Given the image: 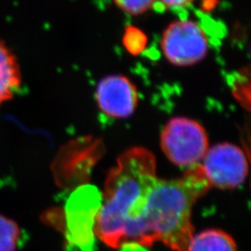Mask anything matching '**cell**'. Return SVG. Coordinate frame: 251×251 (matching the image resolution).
Segmentation results:
<instances>
[{
	"label": "cell",
	"mask_w": 251,
	"mask_h": 251,
	"mask_svg": "<svg viewBox=\"0 0 251 251\" xmlns=\"http://www.w3.org/2000/svg\"><path fill=\"white\" fill-rule=\"evenodd\" d=\"M157 179L155 158L149 150L133 147L123 152L108 174L95 235L114 249L129 244L135 224Z\"/></svg>",
	"instance_id": "cell-1"
},
{
	"label": "cell",
	"mask_w": 251,
	"mask_h": 251,
	"mask_svg": "<svg viewBox=\"0 0 251 251\" xmlns=\"http://www.w3.org/2000/svg\"><path fill=\"white\" fill-rule=\"evenodd\" d=\"M211 187L200 165L186 170L178 179H157L129 244L152 247L160 241L173 251H184L194 232L193 206Z\"/></svg>",
	"instance_id": "cell-2"
},
{
	"label": "cell",
	"mask_w": 251,
	"mask_h": 251,
	"mask_svg": "<svg viewBox=\"0 0 251 251\" xmlns=\"http://www.w3.org/2000/svg\"><path fill=\"white\" fill-rule=\"evenodd\" d=\"M161 147L174 165L188 170L198 166L205 157L208 139L205 128L197 121L175 117L162 130Z\"/></svg>",
	"instance_id": "cell-3"
},
{
	"label": "cell",
	"mask_w": 251,
	"mask_h": 251,
	"mask_svg": "<svg viewBox=\"0 0 251 251\" xmlns=\"http://www.w3.org/2000/svg\"><path fill=\"white\" fill-rule=\"evenodd\" d=\"M101 200L99 190L91 185L76 189L67 200L66 238L81 251H94L95 224Z\"/></svg>",
	"instance_id": "cell-4"
},
{
	"label": "cell",
	"mask_w": 251,
	"mask_h": 251,
	"mask_svg": "<svg viewBox=\"0 0 251 251\" xmlns=\"http://www.w3.org/2000/svg\"><path fill=\"white\" fill-rule=\"evenodd\" d=\"M161 49L170 63L177 66H190L206 57L208 39L196 22L182 19L166 28L162 36Z\"/></svg>",
	"instance_id": "cell-5"
},
{
	"label": "cell",
	"mask_w": 251,
	"mask_h": 251,
	"mask_svg": "<svg viewBox=\"0 0 251 251\" xmlns=\"http://www.w3.org/2000/svg\"><path fill=\"white\" fill-rule=\"evenodd\" d=\"M211 186L233 189L247 178L249 164L242 150L232 144H220L208 149L200 165Z\"/></svg>",
	"instance_id": "cell-6"
},
{
	"label": "cell",
	"mask_w": 251,
	"mask_h": 251,
	"mask_svg": "<svg viewBox=\"0 0 251 251\" xmlns=\"http://www.w3.org/2000/svg\"><path fill=\"white\" fill-rule=\"evenodd\" d=\"M95 98L100 111L113 118H126L134 113L139 95L134 84L123 75L102 78L96 89Z\"/></svg>",
	"instance_id": "cell-7"
},
{
	"label": "cell",
	"mask_w": 251,
	"mask_h": 251,
	"mask_svg": "<svg viewBox=\"0 0 251 251\" xmlns=\"http://www.w3.org/2000/svg\"><path fill=\"white\" fill-rule=\"evenodd\" d=\"M23 75L18 58L0 38V105L14 99L21 91Z\"/></svg>",
	"instance_id": "cell-8"
},
{
	"label": "cell",
	"mask_w": 251,
	"mask_h": 251,
	"mask_svg": "<svg viewBox=\"0 0 251 251\" xmlns=\"http://www.w3.org/2000/svg\"><path fill=\"white\" fill-rule=\"evenodd\" d=\"M183 251H237L232 236L218 229H208L193 235Z\"/></svg>",
	"instance_id": "cell-9"
},
{
	"label": "cell",
	"mask_w": 251,
	"mask_h": 251,
	"mask_svg": "<svg viewBox=\"0 0 251 251\" xmlns=\"http://www.w3.org/2000/svg\"><path fill=\"white\" fill-rule=\"evenodd\" d=\"M20 239L21 229L18 225L0 215V251H16Z\"/></svg>",
	"instance_id": "cell-10"
},
{
	"label": "cell",
	"mask_w": 251,
	"mask_h": 251,
	"mask_svg": "<svg viewBox=\"0 0 251 251\" xmlns=\"http://www.w3.org/2000/svg\"><path fill=\"white\" fill-rule=\"evenodd\" d=\"M147 36L139 28L134 26L126 28L123 45L129 53L132 55L142 53L147 46Z\"/></svg>",
	"instance_id": "cell-11"
},
{
	"label": "cell",
	"mask_w": 251,
	"mask_h": 251,
	"mask_svg": "<svg viewBox=\"0 0 251 251\" xmlns=\"http://www.w3.org/2000/svg\"><path fill=\"white\" fill-rule=\"evenodd\" d=\"M232 90L235 98L243 105L249 109L250 106V80L243 74H236L232 81Z\"/></svg>",
	"instance_id": "cell-12"
},
{
	"label": "cell",
	"mask_w": 251,
	"mask_h": 251,
	"mask_svg": "<svg viewBox=\"0 0 251 251\" xmlns=\"http://www.w3.org/2000/svg\"><path fill=\"white\" fill-rule=\"evenodd\" d=\"M117 7L131 15L143 14L152 8L155 0H114Z\"/></svg>",
	"instance_id": "cell-13"
},
{
	"label": "cell",
	"mask_w": 251,
	"mask_h": 251,
	"mask_svg": "<svg viewBox=\"0 0 251 251\" xmlns=\"http://www.w3.org/2000/svg\"><path fill=\"white\" fill-rule=\"evenodd\" d=\"M164 8L171 9H181L188 7L193 0H155Z\"/></svg>",
	"instance_id": "cell-14"
}]
</instances>
